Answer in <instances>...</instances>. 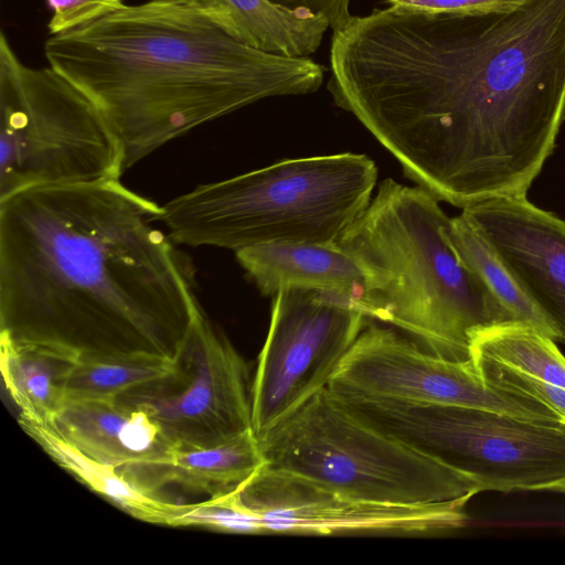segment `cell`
<instances>
[{
	"label": "cell",
	"mask_w": 565,
	"mask_h": 565,
	"mask_svg": "<svg viewBox=\"0 0 565 565\" xmlns=\"http://www.w3.org/2000/svg\"><path fill=\"white\" fill-rule=\"evenodd\" d=\"M327 88L439 201L526 195L565 119V0L390 6L333 31Z\"/></svg>",
	"instance_id": "obj_1"
},
{
	"label": "cell",
	"mask_w": 565,
	"mask_h": 565,
	"mask_svg": "<svg viewBox=\"0 0 565 565\" xmlns=\"http://www.w3.org/2000/svg\"><path fill=\"white\" fill-rule=\"evenodd\" d=\"M161 212L119 180L1 199L0 334L175 358L201 307L189 262L154 226Z\"/></svg>",
	"instance_id": "obj_2"
},
{
	"label": "cell",
	"mask_w": 565,
	"mask_h": 565,
	"mask_svg": "<svg viewBox=\"0 0 565 565\" xmlns=\"http://www.w3.org/2000/svg\"><path fill=\"white\" fill-rule=\"evenodd\" d=\"M49 66L109 126L126 170L265 98L317 92L324 66L253 47L196 0H147L44 42Z\"/></svg>",
	"instance_id": "obj_3"
},
{
	"label": "cell",
	"mask_w": 565,
	"mask_h": 565,
	"mask_svg": "<svg viewBox=\"0 0 565 565\" xmlns=\"http://www.w3.org/2000/svg\"><path fill=\"white\" fill-rule=\"evenodd\" d=\"M449 218L427 190L386 179L337 246L365 274L359 306L369 319L466 361L472 331L515 320L451 245Z\"/></svg>",
	"instance_id": "obj_4"
},
{
	"label": "cell",
	"mask_w": 565,
	"mask_h": 565,
	"mask_svg": "<svg viewBox=\"0 0 565 565\" xmlns=\"http://www.w3.org/2000/svg\"><path fill=\"white\" fill-rule=\"evenodd\" d=\"M375 162L343 152L285 159L204 183L161 205L174 244L237 252L262 245H337L372 200Z\"/></svg>",
	"instance_id": "obj_5"
},
{
	"label": "cell",
	"mask_w": 565,
	"mask_h": 565,
	"mask_svg": "<svg viewBox=\"0 0 565 565\" xmlns=\"http://www.w3.org/2000/svg\"><path fill=\"white\" fill-rule=\"evenodd\" d=\"M258 440L267 466L362 500L429 504L483 491L471 473L373 425L328 387Z\"/></svg>",
	"instance_id": "obj_6"
},
{
	"label": "cell",
	"mask_w": 565,
	"mask_h": 565,
	"mask_svg": "<svg viewBox=\"0 0 565 565\" xmlns=\"http://www.w3.org/2000/svg\"><path fill=\"white\" fill-rule=\"evenodd\" d=\"M120 142L94 105L50 66L25 64L0 36V200L42 185L117 181Z\"/></svg>",
	"instance_id": "obj_7"
},
{
	"label": "cell",
	"mask_w": 565,
	"mask_h": 565,
	"mask_svg": "<svg viewBox=\"0 0 565 565\" xmlns=\"http://www.w3.org/2000/svg\"><path fill=\"white\" fill-rule=\"evenodd\" d=\"M334 394L373 425L471 473L483 491H537L565 477V418Z\"/></svg>",
	"instance_id": "obj_8"
},
{
	"label": "cell",
	"mask_w": 565,
	"mask_h": 565,
	"mask_svg": "<svg viewBox=\"0 0 565 565\" xmlns=\"http://www.w3.org/2000/svg\"><path fill=\"white\" fill-rule=\"evenodd\" d=\"M273 298L268 333L250 385L257 438L328 387L369 320L356 301L334 291L289 288Z\"/></svg>",
	"instance_id": "obj_9"
},
{
	"label": "cell",
	"mask_w": 565,
	"mask_h": 565,
	"mask_svg": "<svg viewBox=\"0 0 565 565\" xmlns=\"http://www.w3.org/2000/svg\"><path fill=\"white\" fill-rule=\"evenodd\" d=\"M175 363L170 376L117 399L143 409L178 448L211 447L253 429L247 365L202 309Z\"/></svg>",
	"instance_id": "obj_10"
},
{
	"label": "cell",
	"mask_w": 565,
	"mask_h": 565,
	"mask_svg": "<svg viewBox=\"0 0 565 565\" xmlns=\"http://www.w3.org/2000/svg\"><path fill=\"white\" fill-rule=\"evenodd\" d=\"M328 387L344 396L473 407L537 420L563 418L540 401L489 386L471 359L441 358L391 328L369 323Z\"/></svg>",
	"instance_id": "obj_11"
},
{
	"label": "cell",
	"mask_w": 565,
	"mask_h": 565,
	"mask_svg": "<svg viewBox=\"0 0 565 565\" xmlns=\"http://www.w3.org/2000/svg\"><path fill=\"white\" fill-rule=\"evenodd\" d=\"M238 494L262 534L433 535L466 526L467 505L477 493L429 504L381 503L266 465Z\"/></svg>",
	"instance_id": "obj_12"
},
{
	"label": "cell",
	"mask_w": 565,
	"mask_h": 565,
	"mask_svg": "<svg viewBox=\"0 0 565 565\" xmlns=\"http://www.w3.org/2000/svg\"><path fill=\"white\" fill-rule=\"evenodd\" d=\"M461 214L565 341V221L526 195L490 199Z\"/></svg>",
	"instance_id": "obj_13"
},
{
	"label": "cell",
	"mask_w": 565,
	"mask_h": 565,
	"mask_svg": "<svg viewBox=\"0 0 565 565\" xmlns=\"http://www.w3.org/2000/svg\"><path fill=\"white\" fill-rule=\"evenodd\" d=\"M47 425L147 492L158 494L169 484L178 447L141 408L119 399L66 401Z\"/></svg>",
	"instance_id": "obj_14"
},
{
	"label": "cell",
	"mask_w": 565,
	"mask_h": 565,
	"mask_svg": "<svg viewBox=\"0 0 565 565\" xmlns=\"http://www.w3.org/2000/svg\"><path fill=\"white\" fill-rule=\"evenodd\" d=\"M258 290L275 296L289 288L334 291L358 302L365 288L359 264L337 245L262 244L235 252Z\"/></svg>",
	"instance_id": "obj_15"
},
{
	"label": "cell",
	"mask_w": 565,
	"mask_h": 565,
	"mask_svg": "<svg viewBox=\"0 0 565 565\" xmlns=\"http://www.w3.org/2000/svg\"><path fill=\"white\" fill-rule=\"evenodd\" d=\"M78 358L62 345L0 334L2 381L19 417L51 424L66 402V382Z\"/></svg>",
	"instance_id": "obj_16"
},
{
	"label": "cell",
	"mask_w": 565,
	"mask_h": 565,
	"mask_svg": "<svg viewBox=\"0 0 565 565\" xmlns=\"http://www.w3.org/2000/svg\"><path fill=\"white\" fill-rule=\"evenodd\" d=\"M237 39L265 52L309 57L329 23L320 14L289 10L269 0H196Z\"/></svg>",
	"instance_id": "obj_17"
},
{
	"label": "cell",
	"mask_w": 565,
	"mask_h": 565,
	"mask_svg": "<svg viewBox=\"0 0 565 565\" xmlns=\"http://www.w3.org/2000/svg\"><path fill=\"white\" fill-rule=\"evenodd\" d=\"M23 430L60 467L92 491L104 497L135 519L174 526L183 503L161 499L132 484L113 466L95 460L63 438L50 425L18 418Z\"/></svg>",
	"instance_id": "obj_18"
},
{
	"label": "cell",
	"mask_w": 565,
	"mask_h": 565,
	"mask_svg": "<svg viewBox=\"0 0 565 565\" xmlns=\"http://www.w3.org/2000/svg\"><path fill=\"white\" fill-rule=\"evenodd\" d=\"M267 465L253 429L225 443L204 448H177L169 483L210 497L239 488Z\"/></svg>",
	"instance_id": "obj_19"
},
{
	"label": "cell",
	"mask_w": 565,
	"mask_h": 565,
	"mask_svg": "<svg viewBox=\"0 0 565 565\" xmlns=\"http://www.w3.org/2000/svg\"><path fill=\"white\" fill-rule=\"evenodd\" d=\"M470 356L511 366L565 388V356L553 339L524 322H503L470 334Z\"/></svg>",
	"instance_id": "obj_20"
},
{
	"label": "cell",
	"mask_w": 565,
	"mask_h": 565,
	"mask_svg": "<svg viewBox=\"0 0 565 565\" xmlns=\"http://www.w3.org/2000/svg\"><path fill=\"white\" fill-rule=\"evenodd\" d=\"M175 366V358L150 353L79 355L66 382V401L117 399L170 376Z\"/></svg>",
	"instance_id": "obj_21"
},
{
	"label": "cell",
	"mask_w": 565,
	"mask_h": 565,
	"mask_svg": "<svg viewBox=\"0 0 565 565\" xmlns=\"http://www.w3.org/2000/svg\"><path fill=\"white\" fill-rule=\"evenodd\" d=\"M446 234L462 260L479 276L515 321L529 323L550 338L556 339L543 313L520 288L492 247L462 214L449 218Z\"/></svg>",
	"instance_id": "obj_22"
},
{
	"label": "cell",
	"mask_w": 565,
	"mask_h": 565,
	"mask_svg": "<svg viewBox=\"0 0 565 565\" xmlns=\"http://www.w3.org/2000/svg\"><path fill=\"white\" fill-rule=\"evenodd\" d=\"M174 526H199L213 531L262 534L256 515L241 500L236 490L210 497L207 500L185 504Z\"/></svg>",
	"instance_id": "obj_23"
},
{
	"label": "cell",
	"mask_w": 565,
	"mask_h": 565,
	"mask_svg": "<svg viewBox=\"0 0 565 565\" xmlns=\"http://www.w3.org/2000/svg\"><path fill=\"white\" fill-rule=\"evenodd\" d=\"M472 360V359H471ZM486 384L540 401L565 418V388L511 366L487 360H472Z\"/></svg>",
	"instance_id": "obj_24"
},
{
	"label": "cell",
	"mask_w": 565,
	"mask_h": 565,
	"mask_svg": "<svg viewBox=\"0 0 565 565\" xmlns=\"http://www.w3.org/2000/svg\"><path fill=\"white\" fill-rule=\"evenodd\" d=\"M51 17L50 35L64 33L98 20L121 8L125 0H45Z\"/></svg>",
	"instance_id": "obj_25"
},
{
	"label": "cell",
	"mask_w": 565,
	"mask_h": 565,
	"mask_svg": "<svg viewBox=\"0 0 565 565\" xmlns=\"http://www.w3.org/2000/svg\"><path fill=\"white\" fill-rule=\"evenodd\" d=\"M525 0H385L393 7L437 13L481 15L509 12Z\"/></svg>",
	"instance_id": "obj_26"
},
{
	"label": "cell",
	"mask_w": 565,
	"mask_h": 565,
	"mask_svg": "<svg viewBox=\"0 0 565 565\" xmlns=\"http://www.w3.org/2000/svg\"><path fill=\"white\" fill-rule=\"evenodd\" d=\"M289 10L308 11L320 14L333 31L342 29L351 19V0H269Z\"/></svg>",
	"instance_id": "obj_27"
},
{
	"label": "cell",
	"mask_w": 565,
	"mask_h": 565,
	"mask_svg": "<svg viewBox=\"0 0 565 565\" xmlns=\"http://www.w3.org/2000/svg\"><path fill=\"white\" fill-rule=\"evenodd\" d=\"M537 491H551L565 493V477L550 483L541 486Z\"/></svg>",
	"instance_id": "obj_28"
}]
</instances>
